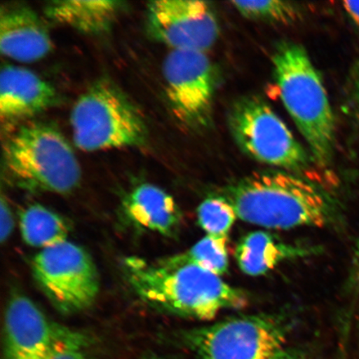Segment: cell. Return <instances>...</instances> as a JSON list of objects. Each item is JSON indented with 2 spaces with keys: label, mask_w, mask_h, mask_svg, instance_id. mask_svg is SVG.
<instances>
[{
  "label": "cell",
  "mask_w": 359,
  "mask_h": 359,
  "mask_svg": "<svg viewBox=\"0 0 359 359\" xmlns=\"http://www.w3.org/2000/svg\"><path fill=\"white\" fill-rule=\"evenodd\" d=\"M123 3L109 0H60L45 6L49 19L81 33L96 34L111 27Z\"/></svg>",
  "instance_id": "obj_16"
},
{
  "label": "cell",
  "mask_w": 359,
  "mask_h": 359,
  "mask_svg": "<svg viewBox=\"0 0 359 359\" xmlns=\"http://www.w3.org/2000/svg\"><path fill=\"white\" fill-rule=\"evenodd\" d=\"M228 123L237 145L250 158L294 172L311 165L312 157L262 97L250 95L236 101Z\"/></svg>",
  "instance_id": "obj_7"
},
{
  "label": "cell",
  "mask_w": 359,
  "mask_h": 359,
  "mask_svg": "<svg viewBox=\"0 0 359 359\" xmlns=\"http://www.w3.org/2000/svg\"><path fill=\"white\" fill-rule=\"evenodd\" d=\"M65 327L48 320L32 300L15 295L6 313V359H30L46 352Z\"/></svg>",
  "instance_id": "obj_11"
},
{
  "label": "cell",
  "mask_w": 359,
  "mask_h": 359,
  "mask_svg": "<svg viewBox=\"0 0 359 359\" xmlns=\"http://www.w3.org/2000/svg\"><path fill=\"white\" fill-rule=\"evenodd\" d=\"M125 268L139 298L180 316L210 320L226 309L244 308L248 302L245 292L194 266H168L133 257L126 260Z\"/></svg>",
  "instance_id": "obj_1"
},
{
  "label": "cell",
  "mask_w": 359,
  "mask_h": 359,
  "mask_svg": "<svg viewBox=\"0 0 359 359\" xmlns=\"http://www.w3.org/2000/svg\"><path fill=\"white\" fill-rule=\"evenodd\" d=\"M126 217L134 226L172 236L181 222V212L173 197L151 184H141L125 197Z\"/></svg>",
  "instance_id": "obj_14"
},
{
  "label": "cell",
  "mask_w": 359,
  "mask_h": 359,
  "mask_svg": "<svg viewBox=\"0 0 359 359\" xmlns=\"http://www.w3.org/2000/svg\"><path fill=\"white\" fill-rule=\"evenodd\" d=\"M223 196L242 221L276 230L324 226L333 214V203L320 187L285 172L251 175L229 186Z\"/></svg>",
  "instance_id": "obj_2"
},
{
  "label": "cell",
  "mask_w": 359,
  "mask_h": 359,
  "mask_svg": "<svg viewBox=\"0 0 359 359\" xmlns=\"http://www.w3.org/2000/svg\"><path fill=\"white\" fill-rule=\"evenodd\" d=\"M20 231L27 245L43 250L67 241L69 229L60 215L35 204L22 212Z\"/></svg>",
  "instance_id": "obj_17"
},
{
  "label": "cell",
  "mask_w": 359,
  "mask_h": 359,
  "mask_svg": "<svg viewBox=\"0 0 359 359\" xmlns=\"http://www.w3.org/2000/svg\"><path fill=\"white\" fill-rule=\"evenodd\" d=\"M53 48L46 26L32 8L8 4L0 13V50L2 55L22 62L42 60Z\"/></svg>",
  "instance_id": "obj_12"
},
{
  "label": "cell",
  "mask_w": 359,
  "mask_h": 359,
  "mask_svg": "<svg viewBox=\"0 0 359 359\" xmlns=\"http://www.w3.org/2000/svg\"><path fill=\"white\" fill-rule=\"evenodd\" d=\"M272 62L286 110L306 140L314 163L326 167L334 154L335 119L320 74L305 48L294 42L278 45Z\"/></svg>",
  "instance_id": "obj_3"
},
{
  "label": "cell",
  "mask_w": 359,
  "mask_h": 359,
  "mask_svg": "<svg viewBox=\"0 0 359 359\" xmlns=\"http://www.w3.org/2000/svg\"><path fill=\"white\" fill-rule=\"evenodd\" d=\"M146 359H165V358H160V357L152 356V357H150V358H147Z\"/></svg>",
  "instance_id": "obj_27"
},
{
  "label": "cell",
  "mask_w": 359,
  "mask_h": 359,
  "mask_svg": "<svg viewBox=\"0 0 359 359\" xmlns=\"http://www.w3.org/2000/svg\"><path fill=\"white\" fill-rule=\"evenodd\" d=\"M311 252L302 246L284 243L267 232L255 231L242 238L236 246L235 257L242 272L259 276L287 259L307 257Z\"/></svg>",
  "instance_id": "obj_15"
},
{
  "label": "cell",
  "mask_w": 359,
  "mask_h": 359,
  "mask_svg": "<svg viewBox=\"0 0 359 359\" xmlns=\"http://www.w3.org/2000/svg\"><path fill=\"white\" fill-rule=\"evenodd\" d=\"M357 262H358V289H359V242L357 246Z\"/></svg>",
  "instance_id": "obj_26"
},
{
  "label": "cell",
  "mask_w": 359,
  "mask_h": 359,
  "mask_svg": "<svg viewBox=\"0 0 359 359\" xmlns=\"http://www.w3.org/2000/svg\"><path fill=\"white\" fill-rule=\"evenodd\" d=\"M0 214H1V241H6L8 238L12 234L13 229V217L12 210L10 208V205H8L7 201L2 198L1 200V210H0Z\"/></svg>",
  "instance_id": "obj_22"
},
{
  "label": "cell",
  "mask_w": 359,
  "mask_h": 359,
  "mask_svg": "<svg viewBox=\"0 0 359 359\" xmlns=\"http://www.w3.org/2000/svg\"><path fill=\"white\" fill-rule=\"evenodd\" d=\"M289 334L280 316L255 314L187 330L181 339L201 359H272L289 347Z\"/></svg>",
  "instance_id": "obj_6"
},
{
  "label": "cell",
  "mask_w": 359,
  "mask_h": 359,
  "mask_svg": "<svg viewBox=\"0 0 359 359\" xmlns=\"http://www.w3.org/2000/svg\"><path fill=\"white\" fill-rule=\"evenodd\" d=\"M343 6L348 16L359 26V1L344 2Z\"/></svg>",
  "instance_id": "obj_24"
},
{
  "label": "cell",
  "mask_w": 359,
  "mask_h": 359,
  "mask_svg": "<svg viewBox=\"0 0 359 359\" xmlns=\"http://www.w3.org/2000/svg\"><path fill=\"white\" fill-rule=\"evenodd\" d=\"M147 29L172 50L205 52L219 37L217 15L198 0H158L147 6Z\"/></svg>",
  "instance_id": "obj_10"
},
{
  "label": "cell",
  "mask_w": 359,
  "mask_h": 359,
  "mask_svg": "<svg viewBox=\"0 0 359 359\" xmlns=\"http://www.w3.org/2000/svg\"><path fill=\"white\" fill-rule=\"evenodd\" d=\"M36 281L49 302L65 314L91 306L100 277L86 250L69 241L41 250L33 260Z\"/></svg>",
  "instance_id": "obj_8"
},
{
  "label": "cell",
  "mask_w": 359,
  "mask_h": 359,
  "mask_svg": "<svg viewBox=\"0 0 359 359\" xmlns=\"http://www.w3.org/2000/svg\"><path fill=\"white\" fill-rule=\"evenodd\" d=\"M351 83L353 101L359 115V60L353 67Z\"/></svg>",
  "instance_id": "obj_23"
},
{
  "label": "cell",
  "mask_w": 359,
  "mask_h": 359,
  "mask_svg": "<svg viewBox=\"0 0 359 359\" xmlns=\"http://www.w3.org/2000/svg\"><path fill=\"white\" fill-rule=\"evenodd\" d=\"M272 359H307V358L297 350L288 347Z\"/></svg>",
  "instance_id": "obj_25"
},
{
  "label": "cell",
  "mask_w": 359,
  "mask_h": 359,
  "mask_svg": "<svg viewBox=\"0 0 359 359\" xmlns=\"http://www.w3.org/2000/svg\"><path fill=\"white\" fill-rule=\"evenodd\" d=\"M167 97L176 118L193 131L212 124L217 73L205 52L172 50L163 67Z\"/></svg>",
  "instance_id": "obj_9"
},
{
  "label": "cell",
  "mask_w": 359,
  "mask_h": 359,
  "mask_svg": "<svg viewBox=\"0 0 359 359\" xmlns=\"http://www.w3.org/2000/svg\"><path fill=\"white\" fill-rule=\"evenodd\" d=\"M76 147L83 151L140 147L147 126L140 112L107 81L89 88L75 102L70 116Z\"/></svg>",
  "instance_id": "obj_5"
},
{
  "label": "cell",
  "mask_w": 359,
  "mask_h": 359,
  "mask_svg": "<svg viewBox=\"0 0 359 359\" xmlns=\"http://www.w3.org/2000/svg\"><path fill=\"white\" fill-rule=\"evenodd\" d=\"M160 263L168 266H194L222 276L229 268L227 243L206 236L186 252Z\"/></svg>",
  "instance_id": "obj_18"
},
{
  "label": "cell",
  "mask_w": 359,
  "mask_h": 359,
  "mask_svg": "<svg viewBox=\"0 0 359 359\" xmlns=\"http://www.w3.org/2000/svg\"><path fill=\"white\" fill-rule=\"evenodd\" d=\"M58 94L52 85L34 72L4 66L0 75V115L3 120L31 118L57 104Z\"/></svg>",
  "instance_id": "obj_13"
},
{
  "label": "cell",
  "mask_w": 359,
  "mask_h": 359,
  "mask_svg": "<svg viewBox=\"0 0 359 359\" xmlns=\"http://www.w3.org/2000/svg\"><path fill=\"white\" fill-rule=\"evenodd\" d=\"M197 217L208 236L226 243L238 218L234 206L224 196L205 199L197 209Z\"/></svg>",
  "instance_id": "obj_19"
},
{
  "label": "cell",
  "mask_w": 359,
  "mask_h": 359,
  "mask_svg": "<svg viewBox=\"0 0 359 359\" xmlns=\"http://www.w3.org/2000/svg\"><path fill=\"white\" fill-rule=\"evenodd\" d=\"M236 10L246 19L271 24L290 25L299 19V8L280 0L266 1H232Z\"/></svg>",
  "instance_id": "obj_20"
},
{
  "label": "cell",
  "mask_w": 359,
  "mask_h": 359,
  "mask_svg": "<svg viewBox=\"0 0 359 359\" xmlns=\"http://www.w3.org/2000/svg\"><path fill=\"white\" fill-rule=\"evenodd\" d=\"M8 172L32 190L67 194L79 185L80 165L64 135L53 126H24L4 146Z\"/></svg>",
  "instance_id": "obj_4"
},
{
  "label": "cell",
  "mask_w": 359,
  "mask_h": 359,
  "mask_svg": "<svg viewBox=\"0 0 359 359\" xmlns=\"http://www.w3.org/2000/svg\"><path fill=\"white\" fill-rule=\"evenodd\" d=\"M87 337L65 327L46 352L30 359H87Z\"/></svg>",
  "instance_id": "obj_21"
}]
</instances>
